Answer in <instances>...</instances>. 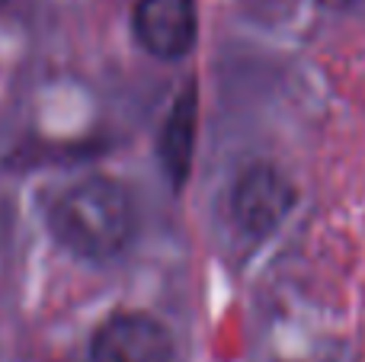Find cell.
I'll return each mask as SVG.
<instances>
[{
    "mask_svg": "<svg viewBox=\"0 0 365 362\" xmlns=\"http://www.w3.org/2000/svg\"><path fill=\"white\" fill-rule=\"evenodd\" d=\"M93 362H170V333L148 314H115L96 331L90 346Z\"/></svg>",
    "mask_w": 365,
    "mask_h": 362,
    "instance_id": "cell-2",
    "label": "cell"
},
{
    "mask_svg": "<svg viewBox=\"0 0 365 362\" xmlns=\"http://www.w3.org/2000/svg\"><path fill=\"white\" fill-rule=\"evenodd\" d=\"M51 231L68 250L87 260H109L132 241V199L113 180H83L51 209Z\"/></svg>",
    "mask_w": 365,
    "mask_h": 362,
    "instance_id": "cell-1",
    "label": "cell"
},
{
    "mask_svg": "<svg viewBox=\"0 0 365 362\" xmlns=\"http://www.w3.org/2000/svg\"><path fill=\"white\" fill-rule=\"evenodd\" d=\"M135 36L154 58H182L195 42V0H138Z\"/></svg>",
    "mask_w": 365,
    "mask_h": 362,
    "instance_id": "cell-3",
    "label": "cell"
},
{
    "mask_svg": "<svg viewBox=\"0 0 365 362\" xmlns=\"http://www.w3.org/2000/svg\"><path fill=\"white\" fill-rule=\"evenodd\" d=\"M289 186L272 170H257L237 190V215L250 228H266L289 209Z\"/></svg>",
    "mask_w": 365,
    "mask_h": 362,
    "instance_id": "cell-4",
    "label": "cell"
}]
</instances>
